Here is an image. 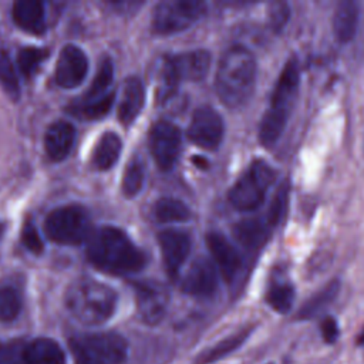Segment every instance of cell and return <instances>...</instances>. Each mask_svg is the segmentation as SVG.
<instances>
[{
  "instance_id": "1",
  "label": "cell",
  "mask_w": 364,
  "mask_h": 364,
  "mask_svg": "<svg viewBox=\"0 0 364 364\" xmlns=\"http://www.w3.org/2000/svg\"><path fill=\"white\" fill-rule=\"evenodd\" d=\"M87 257L92 266L109 274H129L146 264L145 253L114 226H102L87 239Z\"/></svg>"
},
{
  "instance_id": "2",
  "label": "cell",
  "mask_w": 364,
  "mask_h": 364,
  "mask_svg": "<svg viewBox=\"0 0 364 364\" xmlns=\"http://www.w3.org/2000/svg\"><path fill=\"white\" fill-rule=\"evenodd\" d=\"M256 81V61L253 54L233 46L225 51L216 70V92L225 105L236 108L245 104L253 92Z\"/></svg>"
},
{
  "instance_id": "3",
  "label": "cell",
  "mask_w": 364,
  "mask_h": 364,
  "mask_svg": "<svg viewBox=\"0 0 364 364\" xmlns=\"http://www.w3.org/2000/svg\"><path fill=\"white\" fill-rule=\"evenodd\" d=\"M67 310L78 321L90 326L105 323L115 311V291L95 279L82 277L73 282L65 291Z\"/></svg>"
},
{
  "instance_id": "4",
  "label": "cell",
  "mask_w": 364,
  "mask_h": 364,
  "mask_svg": "<svg viewBox=\"0 0 364 364\" xmlns=\"http://www.w3.org/2000/svg\"><path fill=\"white\" fill-rule=\"evenodd\" d=\"M299 84V67L296 61L290 60L277 78L273 94L270 97V105L260 122L259 139L263 145H273L283 134L289 114L297 97Z\"/></svg>"
},
{
  "instance_id": "5",
  "label": "cell",
  "mask_w": 364,
  "mask_h": 364,
  "mask_svg": "<svg viewBox=\"0 0 364 364\" xmlns=\"http://www.w3.org/2000/svg\"><path fill=\"white\" fill-rule=\"evenodd\" d=\"M68 346L74 364H122L128 351L125 338L112 331L78 334Z\"/></svg>"
},
{
  "instance_id": "6",
  "label": "cell",
  "mask_w": 364,
  "mask_h": 364,
  "mask_svg": "<svg viewBox=\"0 0 364 364\" xmlns=\"http://www.w3.org/2000/svg\"><path fill=\"white\" fill-rule=\"evenodd\" d=\"M44 229L50 240L58 245H80L91 235L90 215L80 205H65L48 213Z\"/></svg>"
},
{
  "instance_id": "7",
  "label": "cell",
  "mask_w": 364,
  "mask_h": 364,
  "mask_svg": "<svg viewBox=\"0 0 364 364\" xmlns=\"http://www.w3.org/2000/svg\"><path fill=\"white\" fill-rule=\"evenodd\" d=\"M274 179L276 172L269 164L262 159L255 161L230 189L229 200L232 206L242 212L255 210L264 200L266 191Z\"/></svg>"
},
{
  "instance_id": "8",
  "label": "cell",
  "mask_w": 364,
  "mask_h": 364,
  "mask_svg": "<svg viewBox=\"0 0 364 364\" xmlns=\"http://www.w3.org/2000/svg\"><path fill=\"white\" fill-rule=\"evenodd\" d=\"M205 3L198 0H168L159 3L152 16V28L158 34L186 30L205 14Z\"/></svg>"
},
{
  "instance_id": "9",
  "label": "cell",
  "mask_w": 364,
  "mask_h": 364,
  "mask_svg": "<svg viewBox=\"0 0 364 364\" xmlns=\"http://www.w3.org/2000/svg\"><path fill=\"white\" fill-rule=\"evenodd\" d=\"M149 151L162 171H169L181 152V131L169 121H156L149 131Z\"/></svg>"
},
{
  "instance_id": "10",
  "label": "cell",
  "mask_w": 364,
  "mask_h": 364,
  "mask_svg": "<svg viewBox=\"0 0 364 364\" xmlns=\"http://www.w3.org/2000/svg\"><path fill=\"white\" fill-rule=\"evenodd\" d=\"M223 121L220 115L208 105L195 109L189 128V139L203 149H216L223 139Z\"/></svg>"
},
{
  "instance_id": "11",
  "label": "cell",
  "mask_w": 364,
  "mask_h": 364,
  "mask_svg": "<svg viewBox=\"0 0 364 364\" xmlns=\"http://www.w3.org/2000/svg\"><path fill=\"white\" fill-rule=\"evenodd\" d=\"M135 300L139 317L146 324H158L168 307V291L158 283L141 282L135 284Z\"/></svg>"
},
{
  "instance_id": "12",
  "label": "cell",
  "mask_w": 364,
  "mask_h": 364,
  "mask_svg": "<svg viewBox=\"0 0 364 364\" xmlns=\"http://www.w3.org/2000/svg\"><path fill=\"white\" fill-rule=\"evenodd\" d=\"M88 71V61L84 51L73 44H67L60 51L55 64V81L63 88L78 87Z\"/></svg>"
},
{
  "instance_id": "13",
  "label": "cell",
  "mask_w": 364,
  "mask_h": 364,
  "mask_svg": "<svg viewBox=\"0 0 364 364\" xmlns=\"http://www.w3.org/2000/svg\"><path fill=\"white\" fill-rule=\"evenodd\" d=\"M158 243L168 274L178 276L191 250L189 235L176 229H165L158 233Z\"/></svg>"
},
{
  "instance_id": "14",
  "label": "cell",
  "mask_w": 364,
  "mask_h": 364,
  "mask_svg": "<svg viewBox=\"0 0 364 364\" xmlns=\"http://www.w3.org/2000/svg\"><path fill=\"white\" fill-rule=\"evenodd\" d=\"M218 287L216 267L205 257L196 259L188 269L183 280L182 290L191 296H210Z\"/></svg>"
},
{
  "instance_id": "15",
  "label": "cell",
  "mask_w": 364,
  "mask_h": 364,
  "mask_svg": "<svg viewBox=\"0 0 364 364\" xmlns=\"http://www.w3.org/2000/svg\"><path fill=\"white\" fill-rule=\"evenodd\" d=\"M206 245L223 279L226 282H232L242 266L239 252L223 235L216 232H210L206 235Z\"/></svg>"
},
{
  "instance_id": "16",
  "label": "cell",
  "mask_w": 364,
  "mask_h": 364,
  "mask_svg": "<svg viewBox=\"0 0 364 364\" xmlns=\"http://www.w3.org/2000/svg\"><path fill=\"white\" fill-rule=\"evenodd\" d=\"M168 58L179 82L183 80L200 81L210 65V54L205 50H193Z\"/></svg>"
},
{
  "instance_id": "17",
  "label": "cell",
  "mask_w": 364,
  "mask_h": 364,
  "mask_svg": "<svg viewBox=\"0 0 364 364\" xmlns=\"http://www.w3.org/2000/svg\"><path fill=\"white\" fill-rule=\"evenodd\" d=\"M75 139V129L67 121L53 122L44 135L46 152L51 161H63L71 151Z\"/></svg>"
},
{
  "instance_id": "18",
  "label": "cell",
  "mask_w": 364,
  "mask_h": 364,
  "mask_svg": "<svg viewBox=\"0 0 364 364\" xmlns=\"http://www.w3.org/2000/svg\"><path fill=\"white\" fill-rule=\"evenodd\" d=\"M13 20L24 31L41 36L47 26L44 17V6L37 0H18L13 6Z\"/></svg>"
},
{
  "instance_id": "19",
  "label": "cell",
  "mask_w": 364,
  "mask_h": 364,
  "mask_svg": "<svg viewBox=\"0 0 364 364\" xmlns=\"http://www.w3.org/2000/svg\"><path fill=\"white\" fill-rule=\"evenodd\" d=\"M145 102L144 84L138 77H129L122 87V97L118 105V118L124 125H129L139 115Z\"/></svg>"
},
{
  "instance_id": "20",
  "label": "cell",
  "mask_w": 364,
  "mask_h": 364,
  "mask_svg": "<svg viewBox=\"0 0 364 364\" xmlns=\"http://www.w3.org/2000/svg\"><path fill=\"white\" fill-rule=\"evenodd\" d=\"M23 355L28 364H65L63 348L58 343L46 337L23 343Z\"/></svg>"
},
{
  "instance_id": "21",
  "label": "cell",
  "mask_w": 364,
  "mask_h": 364,
  "mask_svg": "<svg viewBox=\"0 0 364 364\" xmlns=\"http://www.w3.org/2000/svg\"><path fill=\"white\" fill-rule=\"evenodd\" d=\"M121 149L122 142L119 136L115 132H104L97 141L92 151L91 162L94 168L100 171H108L109 168H112L119 158Z\"/></svg>"
},
{
  "instance_id": "22",
  "label": "cell",
  "mask_w": 364,
  "mask_h": 364,
  "mask_svg": "<svg viewBox=\"0 0 364 364\" xmlns=\"http://www.w3.org/2000/svg\"><path fill=\"white\" fill-rule=\"evenodd\" d=\"M358 23V6L351 0L340 1L334 11L333 28L338 41H350L357 31Z\"/></svg>"
},
{
  "instance_id": "23",
  "label": "cell",
  "mask_w": 364,
  "mask_h": 364,
  "mask_svg": "<svg viewBox=\"0 0 364 364\" xmlns=\"http://www.w3.org/2000/svg\"><path fill=\"white\" fill-rule=\"evenodd\" d=\"M270 229L272 226L267 223V220L247 219L240 222L235 232L242 245L250 249H257L267 240Z\"/></svg>"
},
{
  "instance_id": "24",
  "label": "cell",
  "mask_w": 364,
  "mask_h": 364,
  "mask_svg": "<svg viewBox=\"0 0 364 364\" xmlns=\"http://www.w3.org/2000/svg\"><path fill=\"white\" fill-rule=\"evenodd\" d=\"M247 336H249V330H243V331L235 333V334L223 338L222 341L216 343L210 348L200 353L196 357V364H213V363L225 358L226 355H229L230 353L237 350L243 344V341L247 338Z\"/></svg>"
},
{
  "instance_id": "25",
  "label": "cell",
  "mask_w": 364,
  "mask_h": 364,
  "mask_svg": "<svg viewBox=\"0 0 364 364\" xmlns=\"http://www.w3.org/2000/svg\"><path fill=\"white\" fill-rule=\"evenodd\" d=\"M340 290V283L337 280L330 282L324 289H321L320 291H317L314 296H311L304 304L303 307L299 310L297 317L301 320H309L314 316H317L318 313H321L328 304L333 303V300L337 297Z\"/></svg>"
},
{
  "instance_id": "26",
  "label": "cell",
  "mask_w": 364,
  "mask_h": 364,
  "mask_svg": "<svg viewBox=\"0 0 364 364\" xmlns=\"http://www.w3.org/2000/svg\"><path fill=\"white\" fill-rule=\"evenodd\" d=\"M154 216L158 222H186L191 219L189 208L179 199L161 198L154 206Z\"/></svg>"
},
{
  "instance_id": "27",
  "label": "cell",
  "mask_w": 364,
  "mask_h": 364,
  "mask_svg": "<svg viewBox=\"0 0 364 364\" xmlns=\"http://www.w3.org/2000/svg\"><path fill=\"white\" fill-rule=\"evenodd\" d=\"M112 77H114V67H112V61L108 57L101 58L100 64H98V70L97 74L92 80V84L90 85V88L87 90V92L82 97L81 102H90V101H95L101 97H104L107 94V88L111 85L112 82Z\"/></svg>"
},
{
  "instance_id": "28",
  "label": "cell",
  "mask_w": 364,
  "mask_h": 364,
  "mask_svg": "<svg viewBox=\"0 0 364 364\" xmlns=\"http://www.w3.org/2000/svg\"><path fill=\"white\" fill-rule=\"evenodd\" d=\"M266 300L273 310L284 314L293 306L294 289L287 282H274L270 284V287L267 290Z\"/></svg>"
},
{
  "instance_id": "29",
  "label": "cell",
  "mask_w": 364,
  "mask_h": 364,
  "mask_svg": "<svg viewBox=\"0 0 364 364\" xmlns=\"http://www.w3.org/2000/svg\"><path fill=\"white\" fill-rule=\"evenodd\" d=\"M21 294L14 286H0V321L10 323L16 320L21 311Z\"/></svg>"
},
{
  "instance_id": "30",
  "label": "cell",
  "mask_w": 364,
  "mask_h": 364,
  "mask_svg": "<svg viewBox=\"0 0 364 364\" xmlns=\"http://www.w3.org/2000/svg\"><path fill=\"white\" fill-rule=\"evenodd\" d=\"M48 51L37 47H23L17 53V65L20 73L28 80L40 68V65L47 60Z\"/></svg>"
},
{
  "instance_id": "31",
  "label": "cell",
  "mask_w": 364,
  "mask_h": 364,
  "mask_svg": "<svg viewBox=\"0 0 364 364\" xmlns=\"http://www.w3.org/2000/svg\"><path fill=\"white\" fill-rule=\"evenodd\" d=\"M145 171L144 164L139 158H132L128 165L125 166V172L122 176V193L127 198H134L139 193L142 185H144Z\"/></svg>"
},
{
  "instance_id": "32",
  "label": "cell",
  "mask_w": 364,
  "mask_h": 364,
  "mask_svg": "<svg viewBox=\"0 0 364 364\" xmlns=\"http://www.w3.org/2000/svg\"><path fill=\"white\" fill-rule=\"evenodd\" d=\"M115 100V94L114 92H107L104 97L95 100V101H90V102H82L80 105H77L73 112L84 119H100L102 117H105Z\"/></svg>"
},
{
  "instance_id": "33",
  "label": "cell",
  "mask_w": 364,
  "mask_h": 364,
  "mask_svg": "<svg viewBox=\"0 0 364 364\" xmlns=\"http://www.w3.org/2000/svg\"><path fill=\"white\" fill-rule=\"evenodd\" d=\"M0 84L11 98L14 100L18 98L20 95L18 78L13 67V63L10 60V55L6 50H0Z\"/></svg>"
},
{
  "instance_id": "34",
  "label": "cell",
  "mask_w": 364,
  "mask_h": 364,
  "mask_svg": "<svg viewBox=\"0 0 364 364\" xmlns=\"http://www.w3.org/2000/svg\"><path fill=\"white\" fill-rule=\"evenodd\" d=\"M0 364H28L23 355V341L0 343Z\"/></svg>"
},
{
  "instance_id": "35",
  "label": "cell",
  "mask_w": 364,
  "mask_h": 364,
  "mask_svg": "<svg viewBox=\"0 0 364 364\" xmlns=\"http://www.w3.org/2000/svg\"><path fill=\"white\" fill-rule=\"evenodd\" d=\"M287 185H283L274 195L273 200H272V205H270V209H269V213H267V223L273 228L274 225H277L280 222V219L283 218L284 215V210H286V206H287Z\"/></svg>"
},
{
  "instance_id": "36",
  "label": "cell",
  "mask_w": 364,
  "mask_h": 364,
  "mask_svg": "<svg viewBox=\"0 0 364 364\" xmlns=\"http://www.w3.org/2000/svg\"><path fill=\"white\" fill-rule=\"evenodd\" d=\"M21 242L23 245L34 255H40L44 249V245H43V240L36 229V225L27 219L24 223H23V229H21Z\"/></svg>"
},
{
  "instance_id": "37",
  "label": "cell",
  "mask_w": 364,
  "mask_h": 364,
  "mask_svg": "<svg viewBox=\"0 0 364 364\" xmlns=\"http://www.w3.org/2000/svg\"><path fill=\"white\" fill-rule=\"evenodd\" d=\"M321 336L326 343L333 344L338 338V326L333 317H326L321 323Z\"/></svg>"
},
{
  "instance_id": "38",
  "label": "cell",
  "mask_w": 364,
  "mask_h": 364,
  "mask_svg": "<svg viewBox=\"0 0 364 364\" xmlns=\"http://www.w3.org/2000/svg\"><path fill=\"white\" fill-rule=\"evenodd\" d=\"M270 11H272V24H273V27L274 28H282V26L286 23V20L289 17L287 6L283 4V3H279V4H274Z\"/></svg>"
},
{
  "instance_id": "39",
  "label": "cell",
  "mask_w": 364,
  "mask_h": 364,
  "mask_svg": "<svg viewBox=\"0 0 364 364\" xmlns=\"http://www.w3.org/2000/svg\"><path fill=\"white\" fill-rule=\"evenodd\" d=\"M357 344L364 346V327H363L361 333H360V334H358V337H357Z\"/></svg>"
},
{
  "instance_id": "40",
  "label": "cell",
  "mask_w": 364,
  "mask_h": 364,
  "mask_svg": "<svg viewBox=\"0 0 364 364\" xmlns=\"http://www.w3.org/2000/svg\"><path fill=\"white\" fill-rule=\"evenodd\" d=\"M1 233H3V223L0 222V236H1Z\"/></svg>"
}]
</instances>
